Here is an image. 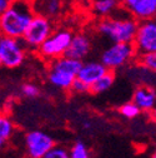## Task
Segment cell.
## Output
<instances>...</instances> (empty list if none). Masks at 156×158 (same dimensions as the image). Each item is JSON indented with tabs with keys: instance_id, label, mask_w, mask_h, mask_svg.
I'll use <instances>...</instances> for the list:
<instances>
[{
	"instance_id": "1",
	"label": "cell",
	"mask_w": 156,
	"mask_h": 158,
	"mask_svg": "<svg viewBox=\"0 0 156 158\" xmlns=\"http://www.w3.org/2000/svg\"><path fill=\"white\" fill-rule=\"evenodd\" d=\"M34 16L30 0H13L0 14V35L21 38Z\"/></svg>"
},
{
	"instance_id": "2",
	"label": "cell",
	"mask_w": 156,
	"mask_h": 158,
	"mask_svg": "<svg viewBox=\"0 0 156 158\" xmlns=\"http://www.w3.org/2000/svg\"><path fill=\"white\" fill-rule=\"evenodd\" d=\"M138 23L139 22L129 14L124 18L112 15L99 19L95 29L112 43H132Z\"/></svg>"
},
{
	"instance_id": "3",
	"label": "cell",
	"mask_w": 156,
	"mask_h": 158,
	"mask_svg": "<svg viewBox=\"0 0 156 158\" xmlns=\"http://www.w3.org/2000/svg\"><path fill=\"white\" fill-rule=\"evenodd\" d=\"M81 64V60L68 58L65 55L50 60L48 72V79L50 84L61 90H70L71 83L76 78Z\"/></svg>"
},
{
	"instance_id": "4",
	"label": "cell",
	"mask_w": 156,
	"mask_h": 158,
	"mask_svg": "<svg viewBox=\"0 0 156 158\" xmlns=\"http://www.w3.org/2000/svg\"><path fill=\"white\" fill-rule=\"evenodd\" d=\"M56 28V23L50 19L34 14L33 19L30 20L28 28L25 29L21 40L25 44L28 50L36 52V49L40 47V44L54 31Z\"/></svg>"
},
{
	"instance_id": "5",
	"label": "cell",
	"mask_w": 156,
	"mask_h": 158,
	"mask_svg": "<svg viewBox=\"0 0 156 158\" xmlns=\"http://www.w3.org/2000/svg\"><path fill=\"white\" fill-rule=\"evenodd\" d=\"M72 34L74 33L69 29H65V28L56 29L55 28L54 31L36 49V54L48 62L64 55L65 50L68 49L70 44Z\"/></svg>"
},
{
	"instance_id": "6",
	"label": "cell",
	"mask_w": 156,
	"mask_h": 158,
	"mask_svg": "<svg viewBox=\"0 0 156 158\" xmlns=\"http://www.w3.org/2000/svg\"><path fill=\"white\" fill-rule=\"evenodd\" d=\"M28 49L21 38L3 36L0 39V64L8 69H16L26 59Z\"/></svg>"
},
{
	"instance_id": "7",
	"label": "cell",
	"mask_w": 156,
	"mask_h": 158,
	"mask_svg": "<svg viewBox=\"0 0 156 158\" xmlns=\"http://www.w3.org/2000/svg\"><path fill=\"white\" fill-rule=\"evenodd\" d=\"M135 56L136 49L132 43H114L103 52L100 62L107 70L115 72L135 60Z\"/></svg>"
},
{
	"instance_id": "8",
	"label": "cell",
	"mask_w": 156,
	"mask_h": 158,
	"mask_svg": "<svg viewBox=\"0 0 156 158\" xmlns=\"http://www.w3.org/2000/svg\"><path fill=\"white\" fill-rule=\"evenodd\" d=\"M132 44L136 49V54L149 53V52L156 53V22H155V18L139 20Z\"/></svg>"
},
{
	"instance_id": "9",
	"label": "cell",
	"mask_w": 156,
	"mask_h": 158,
	"mask_svg": "<svg viewBox=\"0 0 156 158\" xmlns=\"http://www.w3.org/2000/svg\"><path fill=\"white\" fill-rule=\"evenodd\" d=\"M24 144L28 158H41L55 144V139L49 133L35 129L24 135Z\"/></svg>"
},
{
	"instance_id": "10",
	"label": "cell",
	"mask_w": 156,
	"mask_h": 158,
	"mask_svg": "<svg viewBox=\"0 0 156 158\" xmlns=\"http://www.w3.org/2000/svg\"><path fill=\"white\" fill-rule=\"evenodd\" d=\"M120 6L138 22L156 15V0H120Z\"/></svg>"
},
{
	"instance_id": "11",
	"label": "cell",
	"mask_w": 156,
	"mask_h": 158,
	"mask_svg": "<svg viewBox=\"0 0 156 158\" xmlns=\"http://www.w3.org/2000/svg\"><path fill=\"white\" fill-rule=\"evenodd\" d=\"M91 48H92V43L90 36L85 33H76V34H72L70 44L65 50L64 55L83 62L90 54Z\"/></svg>"
},
{
	"instance_id": "12",
	"label": "cell",
	"mask_w": 156,
	"mask_h": 158,
	"mask_svg": "<svg viewBox=\"0 0 156 158\" xmlns=\"http://www.w3.org/2000/svg\"><path fill=\"white\" fill-rule=\"evenodd\" d=\"M65 6V0H33L31 2L34 14L45 16L55 23L63 15Z\"/></svg>"
},
{
	"instance_id": "13",
	"label": "cell",
	"mask_w": 156,
	"mask_h": 158,
	"mask_svg": "<svg viewBox=\"0 0 156 158\" xmlns=\"http://www.w3.org/2000/svg\"><path fill=\"white\" fill-rule=\"evenodd\" d=\"M132 102L139 107L141 112H145V113L152 112L156 104L155 89L149 85H139L132 94Z\"/></svg>"
},
{
	"instance_id": "14",
	"label": "cell",
	"mask_w": 156,
	"mask_h": 158,
	"mask_svg": "<svg viewBox=\"0 0 156 158\" xmlns=\"http://www.w3.org/2000/svg\"><path fill=\"white\" fill-rule=\"evenodd\" d=\"M107 69L101 62H88L83 63L79 72L76 74V78L83 81L84 83L91 85L94 82H96Z\"/></svg>"
},
{
	"instance_id": "15",
	"label": "cell",
	"mask_w": 156,
	"mask_h": 158,
	"mask_svg": "<svg viewBox=\"0 0 156 158\" xmlns=\"http://www.w3.org/2000/svg\"><path fill=\"white\" fill-rule=\"evenodd\" d=\"M120 8V0H91L90 3V11L97 19L112 16Z\"/></svg>"
},
{
	"instance_id": "16",
	"label": "cell",
	"mask_w": 156,
	"mask_h": 158,
	"mask_svg": "<svg viewBox=\"0 0 156 158\" xmlns=\"http://www.w3.org/2000/svg\"><path fill=\"white\" fill-rule=\"evenodd\" d=\"M14 132H15L14 122L10 119V117L0 112V151H2L13 138Z\"/></svg>"
},
{
	"instance_id": "17",
	"label": "cell",
	"mask_w": 156,
	"mask_h": 158,
	"mask_svg": "<svg viewBox=\"0 0 156 158\" xmlns=\"http://www.w3.org/2000/svg\"><path fill=\"white\" fill-rule=\"evenodd\" d=\"M115 78H116L115 72L106 70L96 82H94L90 85V93H92V94H103V93L107 92L112 87V84L115 82Z\"/></svg>"
},
{
	"instance_id": "18",
	"label": "cell",
	"mask_w": 156,
	"mask_h": 158,
	"mask_svg": "<svg viewBox=\"0 0 156 158\" xmlns=\"http://www.w3.org/2000/svg\"><path fill=\"white\" fill-rule=\"evenodd\" d=\"M135 60L138 63V65H140V68H144L151 72L156 70V53L155 52L136 54Z\"/></svg>"
},
{
	"instance_id": "19",
	"label": "cell",
	"mask_w": 156,
	"mask_h": 158,
	"mask_svg": "<svg viewBox=\"0 0 156 158\" xmlns=\"http://www.w3.org/2000/svg\"><path fill=\"white\" fill-rule=\"evenodd\" d=\"M69 158H91L88 146L83 141H77L69 151Z\"/></svg>"
},
{
	"instance_id": "20",
	"label": "cell",
	"mask_w": 156,
	"mask_h": 158,
	"mask_svg": "<svg viewBox=\"0 0 156 158\" xmlns=\"http://www.w3.org/2000/svg\"><path fill=\"white\" fill-rule=\"evenodd\" d=\"M119 113L126 119H134V118H138L140 115L141 110L134 102H127L119 108Z\"/></svg>"
},
{
	"instance_id": "21",
	"label": "cell",
	"mask_w": 156,
	"mask_h": 158,
	"mask_svg": "<svg viewBox=\"0 0 156 158\" xmlns=\"http://www.w3.org/2000/svg\"><path fill=\"white\" fill-rule=\"evenodd\" d=\"M41 158H69V149L64 146L54 144Z\"/></svg>"
},
{
	"instance_id": "22",
	"label": "cell",
	"mask_w": 156,
	"mask_h": 158,
	"mask_svg": "<svg viewBox=\"0 0 156 158\" xmlns=\"http://www.w3.org/2000/svg\"><path fill=\"white\" fill-rule=\"evenodd\" d=\"M21 93L26 98H37L40 95V88L35 83L29 82V83H25L21 85Z\"/></svg>"
},
{
	"instance_id": "23",
	"label": "cell",
	"mask_w": 156,
	"mask_h": 158,
	"mask_svg": "<svg viewBox=\"0 0 156 158\" xmlns=\"http://www.w3.org/2000/svg\"><path fill=\"white\" fill-rule=\"evenodd\" d=\"M70 90L75 94H86V93H90V85L84 83L83 81H80V79L75 78L74 82L71 83Z\"/></svg>"
},
{
	"instance_id": "24",
	"label": "cell",
	"mask_w": 156,
	"mask_h": 158,
	"mask_svg": "<svg viewBox=\"0 0 156 158\" xmlns=\"http://www.w3.org/2000/svg\"><path fill=\"white\" fill-rule=\"evenodd\" d=\"M13 0H0V14H2L10 4H11Z\"/></svg>"
},
{
	"instance_id": "25",
	"label": "cell",
	"mask_w": 156,
	"mask_h": 158,
	"mask_svg": "<svg viewBox=\"0 0 156 158\" xmlns=\"http://www.w3.org/2000/svg\"><path fill=\"white\" fill-rule=\"evenodd\" d=\"M83 126H84L85 128H90V127H91V123H89V122H85Z\"/></svg>"
},
{
	"instance_id": "26",
	"label": "cell",
	"mask_w": 156,
	"mask_h": 158,
	"mask_svg": "<svg viewBox=\"0 0 156 158\" xmlns=\"http://www.w3.org/2000/svg\"><path fill=\"white\" fill-rule=\"evenodd\" d=\"M151 158H156V156H155V154H152V157H151Z\"/></svg>"
},
{
	"instance_id": "27",
	"label": "cell",
	"mask_w": 156,
	"mask_h": 158,
	"mask_svg": "<svg viewBox=\"0 0 156 158\" xmlns=\"http://www.w3.org/2000/svg\"><path fill=\"white\" fill-rule=\"evenodd\" d=\"M0 39H2V35H0ZM0 68H2V64H0Z\"/></svg>"
},
{
	"instance_id": "28",
	"label": "cell",
	"mask_w": 156,
	"mask_h": 158,
	"mask_svg": "<svg viewBox=\"0 0 156 158\" xmlns=\"http://www.w3.org/2000/svg\"><path fill=\"white\" fill-rule=\"evenodd\" d=\"M30 2H33V0H30Z\"/></svg>"
}]
</instances>
